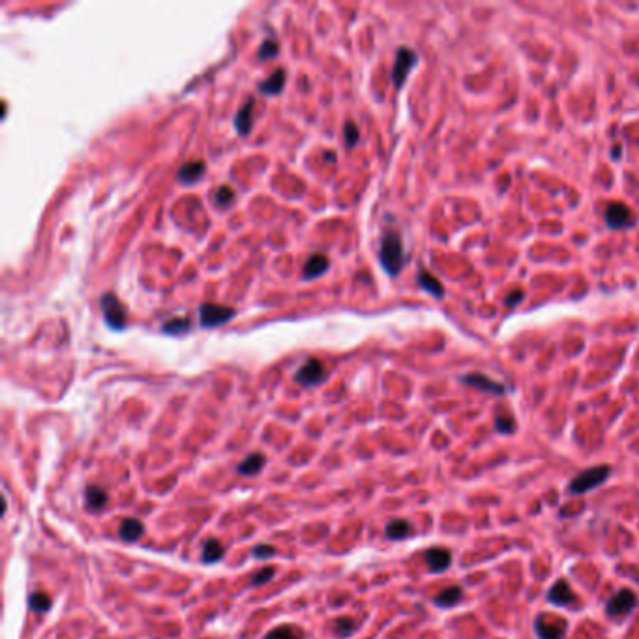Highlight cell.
I'll return each mask as SVG.
<instances>
[{"instance_id":"cell-1","label":"cell","mask_w":639,"mask_h":639,"mask_svg":"<svg viewBox=\"0 0 639 639\" xmlns=\"http://www.w3.org/2000/svg\"><path fill=\"white\" fill-rule=\"evenodd\" d=\"M379 259L380 264L385 266V270L390 276H398L400 270L403 269L405 264V251H403V242H401L400 234L394 233V231H388V233L383 237V242H380L379 249Z\"/></svg>"},{"instance_id":"cell-2","label":"cell","mask_w":639,"mask_h":639,"mask_svg":"<svg viewBox=\"0 0 639 639\" xmlns=\"http://www.w3.org/2000/svg\"><path fill=\"white\" fill-rule=\"evenodd\" d=\"M609 474H611V467L609 465H596L585 469L583 472H579L578 477L572 478V482L568 484V493H572V495L588 493L594 487L602 486L609 478Z\"/></svg>"},{"instance_id":"cell-3","label":"cell","mask_w":639,"mask_h":639,"mask_svg":"<svg viewBox=\"0 0 639 639\" xmlns=\"http://www.w3.org/2000/svg\"><path fill=\"white\" fill-rule=\"evenodd\" d=\"M234 317V310L227 308V306L219 304H203L199 308V319H201V325L204 328H212V326H219L231 321Z\"/></svg>"},{"instance_id":"cell-4","label":"cell","mask_w":639,"mask_h":639,"mask_svg":"<svg viewBox=\"0 0 639 639\" xmlns=\"http://www.w3.org/2000/svg\"><path fill=\"white\" fill-rule=\"evenodd\" d=\"M635 604H638V596L630 588H620L606 604V613L609 617H624L635 608Z\"/></svg>"},{"instance_id":"cell-5","label":"cell","mask_w":639,"mask_h":639,"mask_svg":"<svg viewBox=\"0 0 639 639\" xmlns=\"http://www.w3.org/2000/svg\"><path fill=\"white\" fill-rule=\"evenodd\" d=\"M102 310L103 315H105L107 325L111 326V328L118 330L126 325V310L120 304V300L113 293L102 294Z\"/></svg>"},{"instance_id":"cell-6","label":"cell","mask_w":639,"mask_h":639,"mask_svg":"<svg viewBox=\"0 0 639 639\" xmlns=\"http://www.w3.org/2000/svg\"><path fill=\"white\" fill-rule=\"evenodd\" d=\"M416 61H418V56L409 47H401L400 51H398L396 62H394V68H392V79H394V85L398 88L405 83L409 71L416 66Z\"/></svg>"},{"instance_id":"cell-7","label":"cell","mask_w":639,"mask_h":639,"mask_svg":"<svg viewBox=\"0 0 639 639\" xmlns=\"http://www.w3.org/2000/svg\"><path fill=\"white\" fill-rule=\"evenodd\" d=\"M326 377V370H325V364L317 358H310V360L306 362L298 371H296V383H300L302 386H313V385H319L321 380H325Z\"/></svg>"},{"instance_id":"cell-8","label":"cell","mask_w":639,"mask_h":639,"mask_svg":"<svg viewBox=\"0 0 639 639\" xmlns=\"http://www.w3.org/2000/svg\"><path fill=\"white\" fill-rule=\"evenodd\" d=\"M566 630H568L566 620L557 619L549 623L546 615H540L536 623H534V632H536L538 639H564L566 638Z\"/></svg>"},{"instance_id":"cell-9","label":"cell","mask_w":639,"mask_h":639,"mask_svg":"<svg viewBox=\"0 0 639 639\" xmlns=\"http://www.w3.org/2000/svg\"><path fill=\"white\" fill-rule=\"evenodd\" d=\"M606 224H608L609 229L630 227L634 224V214L626 204L609 203L608 208H606Z\"/></svg>"},{"instance_id":"cell-10","label":"cell","mask_w":639,"mask_h":639,"mask_svg":"<svg viewBox=\"0 0 639 639\" xmlns=\"http://www.w3.org/2000/svg\"><path fill=\"white\" fill-rule=\"evenodd\" d=\"M548 602H551V604L555 606H561V608H570V606H576L578 598H576V594H573V591L570 588L568 581H566V579H559L557 583L549 588Z\"/></svg>"},{"instance_id":"cell-11","label":"cell","mask_w":639,"mask_h":639,"mask_svg":"<svg viewBox=\"0 0 639 639\" xmlns=\"http://www.w3.org/2000/svg\"><path fill=\"white\" fill-rule=\"evenodd\" d=\"M426 564L432 573L447 572L452 564V553L445 548H430L426 551Z\"/></svg>"},{"instance_id":"cell-12","label":"cell","mask_w":639,"mask_h":639,"mask_svg":"<svg viewBox=\"0 0 639 639\" xmlns=\"http://www.w3.org/2000/svg\"><path fill=\"white\" fill-rule=\"evenodd\" d=\"M462 383L474 386V388H478V390H482V392H492V394H497V396H502V394L506 392V388H504L501 383L489 379V377L482 375V373H469V375L462 377Z\"/></svg>"},{"instance_id":"cell-13","label":"cell","mask_w":639,"mask_h":639,"mask_svg":"<svg viewBox=\"0 0 639 639\" xmlns=\"http://www.w3.org/2000/svg\"><path fill=\"white\" fill-rule=\"evenodd\" d=\"M107 501H109V493L100 486H87L85 489V504H87V510L90 512H100L107 506Z\"/></svg>"},{"instance_id":"cell-14","label":"cell","mask_w":639,"mask_h":639,"mask_svg":"<svg viewBox=\"0 0 639 639\" xmlns=\"http://www.w3.org/2000/svg\"><path fill=\"white\" fill-rule=\"evenodd\" d=\"M264 465H266V457H264V454L254 452V454H249V456L237 467V471H239V474H242V477H254V474L263 471Z\"/></svg>"},{"instance_id":"cell-15","label":"cell","mask_w":639,"mask_h":639,"mask_svg":"<svg viewBox=\"0 0 639 639\" xmlns=\"http://www.w3.org/2000/svg\"><path fill=\"white\" fill-rule=\"evenodd\" d=\"M142 533H145V525L135 518H126L120 523V529H118V536L124 542H135L142 536Z\"/></svg>"},{"instance_id":"cell-16","label":"cell","mask_w":639,"mask_h":639,"mask_svg":"<svg viewBox=\"0 0 639 639\" xmlns=\"http://www.w3.org/2000/svg\"><path fill=\"white\" fill-rule=\"evenodd\" d=\"M463 596V588L459 585H452V587H447L445 591L437 594L435 600H433V604L437 608H442V609H448V608H454V606L462 600Z\"/></svg>"},{"instance_id":"cell-17","label":"cell","mask_w":639,"mask_h":639,"mask_svg":"<svg viewBox=\"0 0 639 639\" xmlns=\"http://www.w3.org/2000/svg\"><path fill=\"white\" fill-rule=\"evenodd\" d=\"M386 538L390 540H405L412 534V525L407 519H392L385 527Z\"/></svg>"},{"instance_id":"cell-18","label":"cell","mask_w":639,"mask_h":639,"mask_svg":"<svg viewBox=\"0 0 639 639\" xmlns=\"http://www.w3.org/2000/svg\"><path fill=\"white\" fill-rule=\"evenodd\" d=\"M326 269H328V259H326L325 255L313 254L304 264V278L306 279L319 278L321 274H325Z\"/></svg>"},{"instance_id":"cell-19","label":"cell","mask_w":639,"mask_h":639,"mask_svg":"<svg viewBox=\"0 0 639 639\" xmlns=\"http://www.w3.org/2000/svg\"><path fill=\"white\" fill-rule=\"evenodd\" d=\"M254 100H248L244 103V107L237 113L234 117V128L240 135H248L249 130H251V113H254Z\"/></svg>"},{"instance_id":"cell-20","label":"cell","mask_w":639,"mask_h":639,"mask_svg":"<svg viewBox=\"0 0 639 639\" xmlns=\"http://www.w3.org/2000/svg\"><path fill=\"white\" fill-rule=\"evenodd\" d=\"M224 553H225V549H224V546H222V542H219V540H216V538H210V540H207V542H204L203 555H201V559H203V563L212 564V563H218L219 559L224 557Z\"/></svg>"},{"instance_id":"cell-21","label":"cell","mask_w":639,"mask_h":639,"mask_svg":"<svg viewBox=\"0 0 639 639\" xmlns=\"http://www.w3.org/2000/svg\"><path fill=\"white\" fill-rule=\"evenodd\" d=\"M284 85H285V70L278 68L266 81L261 83L259 90L264 92V94H278V92L284 88Z\"/></svg>"},{"instance_id":"cell-22","label":"cell","mask_w":639,"mask_h":639,"mask_svg":"<svg viewBox=\"0 0 639 639\" xmlns=\"http://www.w3.org/2000/svg\"><path fill=\"white\" fill-rule=\"evenodd\" d=\"M204 173V163L199 160V162H188L184 163L182 169L178 171V180H182V182H193V180H197L201 175Z\"/></svg>"},{"instance_id":"cell-23","label":"cell","mask_w":639,"mask_h":639,"mask_svg":"<svg viewBox=\"0 0 639 639\" xmlns=\"http://www.w3.org/2000/svg\"><path fill=\"white\" fill-rule=\"evenodd\" d=\"M266 639H304V632L293 626V624H284V626L270 630L266 634Z\"/></svg>"},{"instance_id":"cell-24","label":"cell","mask_w":639,"mask_h":639,"mask_svg":"<svg viewBox=\"0 0 639 639\" xmlns=\"http://www.w3.org/2000/svg\"><path fill=\"white\" fill-rule=\"evenodd\" d=\"M418 284H420L427 293H432L433 296H437V298L445 296V289H442L441 281L437 278H433V276L430 274V272H426V270H422L420 274H418Z\"/></svg>"},{"instance_id":"cell-25","label":"cell","mask_w":639,"mask_h":639,"mask_svg":"<svg viewBox=\"0 0 639 639\" xmlns=\"http://www.w3.org/2000/svg\"><path fill=\"white\" fill-rule=\"evenodd\" d=\"M356 628H358V624L355 623V619H350V617H338L332 623V630H334V634L338 638H350L356 632Z\"/></svg>"},{"instance_id":"cell-26","label":"cell","mask_w":639,"mask_h":639,"mask_svg":"<svg viewBox=\"0 0 639 639\" xmlns=\"http://www.w3.org/2000/svg\"><path fill=\"white\" fill-rule=\"evenodd\" d=\"M53 600L47 596L46 593H34L31 594V598H28V608L34 611V613H47L49 609H51Z\"/></svg>"},{"instance_id":"cell-27","label":"cell","mask_w":639,"mask_h":639,"mask_svg":"<svg viewBox=\"0 0 639 639\" xmlns=\"http://www.w3.org/2000/svg\"><path fill=\"white\" fill-rule=\"evenodd\" d=\"M162 330L165 334H171V336H178V334H184V332H188L189 330V319L186 317H175V319L167 321L165 325L162 326Z\"/></svg>"},{"instance_id":"cell-28","label":"cell","mask_w":639,"mask_h":639,"mask_svg":"<svg viewBox=\"0 0 639 639\" xmlns=\"http://www.w3.org/2000/svg\"><path fill=\"white\" fill-rule=\"evenodd\" d=\"M234 201V189L231 188V186H227V184H225V186H219L218 189H216V193H214V203H216V207H229V204L233 203Z\"/></svg>"},{"instance_id":"cell-29","label":"cell","mask_w":639,"mask_h":639,"mask_svg":"<svg viewBox=\"0 0 639 639\" xmlns=\"http://www.w3.org/2000/svg\"><path fill=\"white\" fill-rule=\"evenodd\" d=\"M343 139H346L347 147H355L356 142H358V139H360V132H358L356 124L347 122L346 128H343Z\"/></svg>"},{"instance_id":"cell-30","label":"cell","mask_w":639,"mask_h":639,"mask_svg":"<svg viewBox=\"0 0 639 639\" xmlns=\"http://www.w3.org/2000/svg\"><path fill=\"white\" fill-rule=\"evenodd\" d=\"M276 55H278V43H276V40H264L263 46L259 47L257 56H259L261 61H266V58H272Z\"/></svg>"},{"instance_id":"cell-31","label":"cell","mask_w":639,"mask_h":639,"mask_svg":"<svg viewBox=\"0 0 639 639\" xmlns=\"http://www.w3.org/2000/svg\"><path fill=\"white\" fill-rule=\"evenodd\" d=\"M495 427H497V432L501 433H514L516 430V424H514L512 418H508V416H497V420H495Z\"/></svg>"},{"instance_id":"cell-32","label":"cell","mask_w":639,"mask_h":639,"mask_svg":"<svg viewBox=\"0 0 639 639\" xmlns=\"http://www.w3.org/2000/svg\"><path fill=\"white\" fill-rule=\"evenodd\" d=\"M276 555V549L274 546H269V544H259V546H255L254 549V557L255 559H270Z\"/></svg>"},{"instance_id":"cell-33","label":"cell","mask_w":639,"mask_h":639,"mask_svg":"<svg viewBox=\"0 0 639 639\" xmlns=\"http://www.w3.org/2000/svg\"><path fill=\"white\" fill-rule=\"evenodd\" d=\"M274 573H276V570H274V568H270V566H266V568L259 570V572H257V573H255V576H254V585H264V583H269L270 579L274 578Z\"/></svg>"},{"instance_id":"cell-34","label":"cell","mask_w":639,"mask_h":639,"mask_svg":"<svg viewBox=\"0 0 639 639\" xmlns=\"http://www.w3.org/2000/svg\"><path fill=\"white\" fill-rule=\"evenodd\" d=\"M521 296H523L521 291H519V293H518V291H516V293L510 294V296H508V298H506V304L514 306V304H516V302H519V298H521Z\"/></svg>"}]
</instances>
